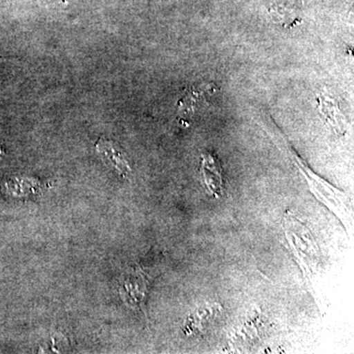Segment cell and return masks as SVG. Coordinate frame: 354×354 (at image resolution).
<instances>
[{
    "mask_svg": "<svg viewBox=\"0 0 354 354\" xmlns=\"http://www.w3.org/2000/svg\"><path fill=\"white\" fill-rule=\"evenodd\" d=\"M216 90L218 88L213 83L199 84L186 88L178 101L179 113L184 116L194 113L203 104H207L208 97L215 94Z\"/></svg>",
    "mask_w": 354,
    "mask_h": 354,
    "instance_id": "2",
    "label": "cell"
},
{
    "mask_svg": "<svg viewBox=\"0 0 354 354\" xmlns=\"http://www.w3.org/2000/svg\"><path fill=\"white\" fill-rule=\"evenodd\" d=\"M97 149H99L100 152L106 156V158H108L109 162H111V164L113 165V167H115L118 171L121 172V174H127V172H129V165H128L127 162H125V160L123 158L121 153L118 152V151L114 150V148L111 145V143L104 141L102 143H99Z\"/></svg>",
    "mask_w": 354,
    "mask_h": 354,
    "instance_id": "5",
    "label": "cell"
},
{
    "mask_svg": "<svg viewBox=\"0 0 354 354\" xmlns=\"http://www.w3.org/2000/svg\"><path fill=\"white\" fill-rule=\"evenodd\" d=\"M272 18L279 24L290 27L297 24L304 0H266Z\"/></svg>",
    "mask_w": 354,
    "mask_h": 354,
    "instance_id": "4",
    "label": "cell"
},
{
    "mask_svg": "<svg viewBox=\"0 0 354 354\" xmlns=\"http://www.w3.org/2000/svg\"><path fill=\"white\" fill-rule=\"evenodd\" d=\"M35 1L41 2V3L53 4V3H64L66 0H35Z\"/></svg>",
    "mask_w": 354,
    "mask_h": 354,
    "instance_id": "7",
    "label": "cell"
},
{
    "mask_svg": "<svg viewBox=\"0 0 354 354\" xmlns=\"http://www.w3.org/2000/svg\"><path fill=\"white\" fill-rule=\"evenodd\" d=\"M218 305H213V306H204V307H200L199 310H197L196 312H195L194 315H192L191 317L189 322L190 328L191 326H194V327L191 328V329L198 330V332H200V330H202L204 329L205 324L209 323V321L213 320L214 317H215L216 314L218 313Z\"/></svg>",
    "mask_w": 354,
    "mask_h": 354,
    "instance_id": "6",
    "label": "cell"
},
{
    "mask_svg": "<svg viewBox=\"0 0 354 354\" xmlns=\"http://www.w3.org/2000/svg\"><path fill=\"white\" fill-rule=\"evenodd\" d=\"M286 237H288L293 247L295 256L298 258V262L302 265L304 269L305 276L311 274V268L313 267L314 259H317L315 242L310 235L307 228L304 225H300L297 218L290 220L286 218Z\"/></svg>",
    "mask_w": 354,
    "mask_h": 354,
    "instance_id": "1",
    "label": "cell"
},
{
    "mask_svg": "<svg viewBox=\"0 0 354 354\" xmlns=\"http://www.w3.org/2000/svg\"><path fill=\"white\" fill-rule=\"evenodd\" d=\"M201 172L203 183L209 194L215 198H221L225 192L223 189V171L218 158L212 153H205L202 156Z\"/></svg>",
    "mask_w": 354,
    "mask_h": 354,
    "instance_id": "3",
    "label": "cell"
}]
</instances>
